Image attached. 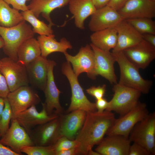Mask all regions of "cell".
<instances>
[{
	"mask_svg": "<svg viewBox=\"0 0 155 155\" xmlns=\"http://www.w3.org/2000/svg\"><path fill=\"white\" fill-rule=\"evenodd\" d=\"M53 34L50 35L38 36L37 40L41 51V56L46 57L51 53L59 52L64 53L68 49H71L72 46L69 41L63 37L59 42L57 41Z\"/></svg>",
	"mask_w": 155,
	"mask_h": 155,
	"instance_id": "obj_25",
	"label": "cell"
},
{
	"mask_svg": "<svg viewBox=\"0 0 155 155\" xmlns=\"http://www.w3.org/2000/svg\"><path fill=\"white\" fill-rule=\"evenodd\" d=\"M110 0H92L96 9L102 8L107 5Z\"/></svg>",
	"mask_w": 155,
	"mask_h": 155,
	"instance_id": "obj_43",
	"label": "cell"
},
{
	"mask_svg": "<svg viewBox=\"0 0 155 155\" xmlns=\"http://www.w3.org/2000/svg\"><path fill=\"white\" fill-rule=\"evenodd\" d=\"M125 20L142 34L149 33L155 34V22L152 19L139 18Z\"/></svg>",
	"mask_w": 155,
	"mask_h": 155,
	"instance_id": "obj_30",
	"label": "cell"
},
{
	"mask_svg": "<svg viewBox=\"0 0 155 155\" xmlns=\"http://www.w3.org/2000/svg\"><path fill=\"white\" fill-rule=\"evenodd\" d=\"M42 109L40 112L37 111L36 105H33L15 117L14 118L28 134L36 126L49 121L59 116L54 113L48 115L45 103H42Z\"/></svg>",
	"mask_w": 155,
	"mask_h": 155,
	"instance_id": "obj_15",
	"label": "cell"
},
{
	"mask_svg": "<svg viewBox=\"0 0 155 155\" xmlns=\"http://www.w3.org/2000/svg\"><path fill=\"white\" fill-rule=\"evenodd\" d=\"M153 0V1H155V0Z\"/></svg>",
	"mask_w": 155,
	"mask_h": 155,
	"instance_id": "obj_48",
	"label": "cell"
},
{
	"mask_svg": "<svg viewBox=\"0 0 155 155\" xmlns=\"http://www.w3.org/2000/svg\"><path fill=\"white\" fill-rule=\"evenodd\" d=\"M78 152L77 147L64 150L60 151L57 152L56 155H78Z\"/></svg>",
	"mask_w": 155,
	"mask_h": 155,
	"instance_id": "obj_41",
	"label": "cell"
},
{
	"mask_svg": "<svg viewBox=\"0 0 155 155\" xmlns=\"http://www.w3.org/2000/svg\"><path fill=\"white\" fill-rule=\"evenodd\" d=\"M71 0H31L27 5L28 9L38 18L40 14L52 26L55 24L50 18L51 12L54 9L68 4Z\"/></svg>",
	"mask_w": 155,
	"mask_h": 155,
	"instance_id": "obj_24",
	"label": "cell"
},
{
	"mask_svg": "<svg viewBox=\"0 0 155 155\" xmlns=\"http://www.w3.org/2000/svg\"><path fill=\"white\" fill-rule=\"evenodd\" d=\"M88 155H100L98 152L96 151H93L92 149L90 150L88 154Z\"/></svg>",
	"mask_w": 155,
	"mask_h": 155,
	"instance_id": "obj_45",
	"label": "cell"
},
{
	"mask_svg": "<svg viewBox=\"0 0 155 155\" xmlns=\"http://www.w3.org/2000/svg\"><path fill=\"white\" fill-rule=\"evenodd\" d=\"M142 35L144 40L155 46V34L145 33L142 34Z\"/></svg>",
	"mask_w": 155,
	"mask_h": 155,
	"instance_id": "obj_42",
	"label": "cell"
},
{
	"mask_svg": "<svg viewBox=\"0 0 155 155\" xmlns=\"http://www.w3.org/2000/svg\"><path fill=\"white\" fill-rule=\"evenodd\" d=\"M123 52L127 59L139 69H145L155 58V46L143 39Z\"/></svg>",
	"mask_w": 155,
	"mask_h": 155,
	"instance_id": "obj_13",
	"label": "cell"
},
{
	"mask_svg": "<svg viewBox=\"0 0 155 155\" xmlns=\"http://www.w3.org/2000/svg\"><path fill=\"white\" fill-rule=\"evenodd\" d=\"M11 107L12 119L18 114L41 102L39 96L28 86L21 87L10 92L7 97Z\"/></svg>",
	"mask_w": 155,
	"mask_h": 155,
	"instance_id": "obj_10",
	"label": "cell"
},
{
	"mask_svg": "<svg viewBox=\"0 0 155 155\" xmlns=\"http://www.w3.org/2000/svg\"><path fill=\"white\" fill-rule=\"evenodd\" d=\"M9 129L0 140V142L10 147L12 150L22 155L21 148L25 146L35 145L29 134L19 123L16 118L11 120Z\"/></svg>",
	"mask_w": 155,
	"mask_h": 155,
	"instance_id": "obj_12",
	"label": "cell"
},
{
	"mask_svg": "<svg viewBox=\"0 0 155 155\" xmlns=\"http://www.w3.org/2000/svg\"><path fill=\"white\" fill-rule=\"evenodd\" d=\"M56 64L54 61L48 59L47 80L43 92L45 98L44 103L48 114L51 115L54 113L59 115L63 114V110L59 101L61 92L56 86L54 80L53 70Z\"/></svg>",
	"mask_w": 155,
	"mask_h": 155,
	"instance_id": "obj_14",
	"label": "cell"
},
{
	"mask_svg": "<svg viewBox=\"0 0 155 155\" xmlns=\"http://www.w3.org/2000/svg\"><path fill=\"white\" fill-rule=\"evenodd\" d=\"M112 53L120 70V78L118 83L138 90L141 93L148 94L152 86V82L143 78L139 72V69L127 59L123 51Z\"/></svg>",
	"mask_w": 155,
	"mask_h": 155,
	"instance_id": "obj_2",
	"label": "cell"
},
{
	"mask_svg": "<svg viewBox=\"0 0 155 155\" xmlns=\"http://www.w3.org/2000/svg\"><path fill=\"white\" fill-rule=\"evenodd\" d=\"M63 54L67 61L71 64L73 70L77 77L85 72L89 78L93 80L96 79L95 55L90 44L82 47L75 56L70 55L67 52Z\"/></svg>",
	"mask_w": 155,
	"mask_h": 155,
	"instance_id": "obj_9",
	"label": "cell"
},
{
	"mask_svg": "<svg viewBox=\"0 0 155 155\" xmlns=\"http://www.w3.org/2000/svg\"><path fill=\"white\" fill-rule=\"evenodd\" d=\"M0 137H1V134H0Z\"/></svg>",
	"mask_w": 155,
	"mask_h": 155,
	"instance_id": "obj_47",
	"label": "cell"
},
{
	"mask_svg": "<svg viewBox=\"0 0 155 155\" xmlns=\"http://www.w3.org/2000/svg\"><path fill=\"white\" fill-rule=\"evenodd\" d=\"M131 142L145 148L150 155L155 154V113H149L134 127L129 135Z\"/></svg>",
	"mask_w": 155,
	"mask_h": 155,
	"instance_id": "obj_6",
	"label": "cell"
},
{
	"mask_svg": "<svg viewBox=\"0 0 155 155\" xmlns=\"http://www.w3.org/2000/svg\"><path fill=\"white\" fill-rule=\"evenodd\" d=\"M1 62L0 59V66ZM9 92L6 80L0 71V97L7 98Z\"/></svg>",
	"mask_w": 155,
	"mask_h": 155,
	"instance_id": "obj_37",
	"label": "cell"
},
{
	"mask_svg": "<svg viewBox=\"0 0 155 155\" xmlns=\"http://www.w3.org/2000/svg\"><path fill=\"white\" fill-rule=\"evenodd\" d=\"M0 60V71L6 80L10 92L28 86L26 66L9 57Z\"/></svg>",
	"mask_w": 155,
	"mask_h": 155,
	"instance_id": "obj_8",
	"label": "cell"
},
{
	"mask_svg": "<svg viewBox=\"0 0 155 155\" xmlns=\"http://www.w3.org/2000/svg\"><path fill=\"white\" fill-rule=\"evenodd\" d=\"M147 150L141 145L133 142L129 147L128 155H150Z\"/></svg>",
	"mask_w": 155,
	"mask_h": 155,
	"instance_id": "obj_35",
	"label": "cell"
},
{
	"mask_svg": "<svg viewBox=\"0 0 155 155\" xmlns=\"http://www.w3.org/2000/svg\"><path fill=\"white\" fill-rule=\"evenodd\" d=\"M0 155H19L0 142Z\"/></svg>",
	"mask_w": 155,
	"mask_h": 155,
	"instance_id": "obj_40",
	"label": "cell"
},
{
	"mask_svg": "<svg viewBox=\"0 0 155 155\" xmlns=\"http://www.w3.org/2000/svg\"><path fill=\"white\" fill-rule=\"evenodd\" d=\"M87 112L77 110L59 116L61 136L71 140L75 139L85 120Z\"/></svg>",
	"mask_w": 155,
	"mask_h": 155,
	"instance_id": "obj_21",
	"label": "cell"
},
{
	"mask_svg": "<svg viewBox=\"0 0 155 155\" xmlns=\"http://www.w3.org/2000/svg\"><path fill=\"white\" fill-rule=\"evenodd\" d=\"M4 45V42L2 38L0 36V49L3 48Z\"/></svg>",
	"mask_w": 155,
	"mask_h": 155,
	"instance_id": "obj_46",
	"label": "cell"
},
{
	"mask_svg": "<svg viewBox=\"0 0 155 155\" xmlns=\"http://www.w3.org/2000/svg\"><path fill=\"white\" fill-rule=\"evenodd\" d=\"M113 97L106 110L113 111L121 116L134 108L139 102L141 93L138 90L119 84L113 88Z\"/></svg>",
	"mask_w": 155,
	"mask_h": 155,
	"instance_id": "obj_5",
	"label": "cell"
},
{
	"mask_svg": "<svg viewBox=\"0 0 155 155\" xmlns=\"http://www.w3.org/2000/svg\"><path fill=\"white\" fill-rule=\"evenodd\" d=\"M26 66L29 84L44 91L47 80L48 59L40 56Z\"/></svg>",
	"mask_w": 155,
	"mask_h": 155,
	"instance_id": "obj_20",
	"label": "cell"
},
{
	"mask_svg": "<svg viewBox=\"0 0 155 155\" xmlns=\"http://www.w3.org/2000/svg\"><path fill=\"white\" fill-rule=\"evenodd\" d=\"M115 28L117 32V40L112 51H123L143 39L142 34L125 19L121 21Z\"/></svg>",
	"mask_w": 155,
	"mask_h": 155,
	"instance_id": "obj_22",
	"label": "cell"
},
{
	"mask_svg": "<svg viewBox=\"0 0 155 155\" xmlns=\"http://www.w3.org/2000/svg\"><path fill=\"white\" fill-rule=\"evenodd\" d=\"M5 98L0 97V118L5 106Z\"/></svg>",
	"mask_w": 155,
	"mask_h": 155,
	"instance_id": "obj_44",
	"label": "cell"
},
{
	"mask_svg": "<svg viewBox=\"0 0 155 155\" xmlns=\"http://www.w3.org/2000/svg\"><path fill=\"white\" fill-rule=\"evenodd\" d=\"M91 43L99 49L110 51L116 46L117 34L115 27L110 28L94 32L90 36Z\"/></svg>",
	"mask_w": 155,
	"mask_h": 155,
	"instance_id": "obj_26",
	"label": "cell"
},
{
	"mask_svg": "<svg viewBox=\"0 0 155 155\" xmlns=\"http://www.w3.org/2000/svg\"><path fill=\"white\" fill-rule=\"evenodd\" d=\"M34 34L25 20L11 27L0 26V36L4 42L2 48L4 53L8 57L17 61L19 47L24 41L34 37Z\"/></svg>",
	"mask_w": 155,
	"mask_h": 155,
	"instance_id": "obj_3",
	"label": "cell"
},
{
	"mask_svg": "<svg viewBox=\"0 0 155 155\" xmlns=\"http://www.w3.org/2000/svg\"><path fill=\"white\" fill-rule=\"evenodd\" d=\"M17 61L26 66L41 56V51L37 39L34 37L24 41L19 47Z\"/></svg>",
	"mask_w": 155,
	"mask_h": 155,
	"instance_id": "obj_27",
	"label": "cell"
},
{
	"mask_svg": "<svg viewBox=\"0 0 155 155\" xmlns=\"http://www.w3.org/2000/svg\"><path fill=\"white\" fill-rule=\"evenodd\" d=\"M59 116L44 123L36 126L29 133L35 145H54L61 136Z\"/></svg>",
	"mask_w": 155,
	"mask_h": 155,
	"instance_id": "obj_11",
	"label": "cell"
},
{
	"mask_svg": "<svg viewBox=\"0 0 155 155\" xmlns=\"http://www.w3.org/2000/svg\"><path fill=\"white\" fill-rule=\"evenodd\" d=\"M61 71L67 78L71 91V102L67 113L77 110L87 112L96 111L95 103L91 102L86 97L69 62L67 61L62 64Z\"/></svg>",
	"mask_w": 155,
	"mask_h": 155,
	"instance_id": "obj_4",
	"label": "cell"
},
{
	"mask_svg": "<svg viewBox=\"0 0 155 155\" xmlns=\"http://www.w3.org/2000/svg\"><path fill=\"white\" fill-rule=\"evenodd\" d=\"M124 19L155 17V1L128 0L118 11Z\"/></svg>",
	"mask_w": 155,
	"mask_h": 155,
	"instance_id": "obj_16",
	"label": "cell"
},
{
	"mask_svg": "<svg viewBox=\"0 0 155 155\" xmlns=\"http://www.w3.org/2000/svg\"><path fill=\"white\" fill-rule=\"evenodd\" d=\"M106 86L103 84L97 87L92 86L86 90V92L96 100L103 98L106 91Z\"/></svg>",
	"mask_w": 155,
	"mask_h": 155,
	"instance_id": "obj_34",
	"label": "cell"
},
{
	"mask_svg": "<svg viewBox=\"0 0 155 155\" xmlns=\"http://www.w3.org/2000/svg\"><path fill=\"white\" fill-rule=\"evenodd\" d=\"M68 4L76 27L80 29H84L85 20L96 10L92 0H71Z\"/></svg>",
	"mask_w": 155,
	"mask_h": 155,
	"instance_id": "obj_23",
	"label": "cell"
},
{
	"mask_svg": "<svg viewBox=\"0 0 155 155\" xmlns=\"http://www.w3.org/2000/svg\"><path fill=\"white\" fill-rule=\"evenodd\" d=\"M116 119L113 113L106 110L101 112H87L84 123L75 139L78 155H88L89 151L104 137Z\"/></svg>",
	"mask_w": 155,
	"mask_h": 155,
	"instance_id": "obj_1",
	"label": "cell"
},
{
	"mask_svg": "<svg viewBox=\"0 0 155 155\" xmlns=\"http://www.w3.org/2000/svg\"><path fill=\"white\" fill-rule=\"evenodd\" d=\"M9 5H11L13 8L18 10L24 11L28 9L26 4L27 1L30 0H3Z\"/></svg>",
	"mask_w": 155,
	"mask_h": 155,
	"instance_id": "obj_36",
	"label": "cell"
},
{
	"mask_svg": "<svg viewBox=\"0 0 155 155\" xmlns=\"http://www.w3.org/2000/svg\"><path fill=\"white\" fill-rule=\"evenodd\" d=\"M149 113L146 104L139 102L131 110L116 119L113 125L106 133L107 135H119L129 138L135 125Z\"/></svg>",
	"mask_w": 155,
	"mask_h": 155,
	"instance_id": "obj_7",
	"label": "cell"
},
{
	"mask_svg": "<svg viewBox=\"0 0 155 155\" xmlns=\"http://www.w3.org/2000/svg\"><path fill=\"white\" fill-rule=\"evenodd\" d=\"M4 101V108L0 118V133L1 137L9 129V123L12 117L11 109L7 98H5Z\"/></svg>",
	"mask_w": 155,
	"mask_h": 155,
	"instance_id": "obj_32",
	"label": "cell"
},
{
	"mask_svg": "<svg viewBox=\"0 0 155 155\" xmlns=\"http://www.w3.org/2000/svg\"><path fill=\"white\" fill-rule=\"evenodd\" d=\"M94 53L95 59V73L108 80L111 84L117 83L114 64L115 57L110 51H104L90 44Z\"/></svg>",
	"mask_w": 155,
	"mask_h": 155,
	"instance_id": "obj_18",
	"label": "cell"
},
{
	"mask_svg": "<svg viewBox=\"0 0 155 155\" xmlns=\"http://www.w3.org/2000/svg\"><path fill=\"white\" fill-rule=\"evenodd\" d=\"M22 153L28 155H55L53 145L48 146H25L21 148Z\"/></svg>",
	"mask_w": 155,
	"mask_h": 155,
	"instance_id": "obj_31",
	"label": "cell"
},
{
	"mask_svg": "<svg viewBox=\"0 0 155 155\" xmlns=\"http://www.w3.org/2000/svg\"><path fill=\"white\" fill-rule=\"evenodd\" d=\"M25 20L28 22L32 26V30L34 33L40 35H50L53 34L51 25L47 24L44 22L39 20L32 11L28 9L21 12Z\"/></svg>",
	"mask_w": 155,
	"mask_h": 155,
	"instance_id": "obj_29",
	"label": "cell"
},
{
	"mask_svg": "<svg viewBox=\"0 0 155 155\" xmlns=\"http://www.w3.org/2000/svg\"><path fill=\"white\" fill-rule=\"evenodd\" d=\"M128 0H110L107 5L118 11Z\"/></svg>",
	"mask_w": 155,
	"mask_h": 155,
	"instance_id": "obj_39",
	"label": "cell"
},
{
	"mask_svg": "<svg viewBox=\"0 0 155 155\" xmlns=\"http://www.w3.org/2000/svg\"><path fill=\"white\" fill-rule=\"evenodd\" d=\"M95 104L97 111L101 112L105 110L107 108L108 105V102L103 97L96 100Z\"/></svg>",
	"mask_w": 155,
	"mask_h": 155,
	"instance_id": "obj_38",
	"label": "cell"
},
{
	"mask_svg": "<svg viewBox=\"0 0 155 155\" xmlns=\"http://www.w3.org/2000/svg\"><path fill=\"white\" fill-rule=\"evenodd\" d=\"M24 20L19 10L11 8L3 0H0V26L11 27Z\"/></svg>",
	"mask_w": 155,
	"mask_h": 155,
	"instance_id": "obj_28",
	"label": "cell"
},
{
	"mask_svg": "<svg viewBox=\"0 0 155 155\" xmlns=\"http://www.w3.org/2000/svg\"><path fill=\"white\" fill-rule=\"evenodd\" d=\"M131 142L119 135H107L98 144L95 151L100 155H128Z\"/></svg>",
	"mask_w": 155,
	"mask_h": 155,
	"instance_id": "obj_19",
	"label": "cell"
},
{
	"mask_svg": "<svg viewBox=\"0 0 155 155\" xmlns=\"http://www.w3.org/2000/svg\"><path fill=\"white\" fill-rule=\"evenodd\" d=\"M123 20L117 11L106 5L96 9L91 16L88 27L91 31L94 32L115 27Z\"/></svg>",
	"mask_w": 155,
	"mask_h": 155,
	"instance_id": "obj_17",
	"label": "cell"
},
{
	"mask_svg": "<svg viewBox=\"0 0 155 155\" xmlns=\"http://www.w3.org/2000/svg\"><path fill=\"white\" fill-rule=\"evenodd\" d=\"M56 154L61 151L77 147V143L76 140H71L64 136H61L53 145Z\"/></svg>",
	"mask_w": 155,
	"mask_h": 155,
	"instance_id": "obj_33",
	"label": "cell"
}]
</instances>
